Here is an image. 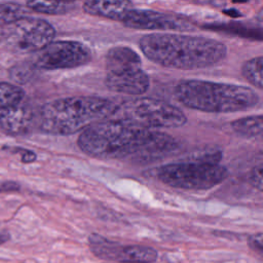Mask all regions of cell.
Instances as JSON below:
<instances>
[{
	"mask_svg": "<svg viewBox=\"0 0 263 263\" xmlns=\"http://www.w3.org/2000/svg\"><path fill=\"white\" fill-rule=\"evenodd\" d=\"M9 239V234L6 231L0 230V246Z\"/></svg>",
	"mask_w": 263,
	"mask_h": 263,
	"instance_id": "cell-24",
	"label": "cell"
},
{
	"mask_svg": "<svg viewBox=\"0 0 263 263\" xmlns=\"http://www.w3.org/2000/svg\"><path fill=\"white\" fill-rule=\"evenodd\" d=\"M174 92L185 107L206 113L246 111L260 101L259 95L250 87L200 79L181 80Z\"/></svg>",
	"mask_w": 263,
	"mask_h": 263,
	"instance_id": "cell-4",
	"label": "cell"
},
{
	"mask_svg": "<svg viewBox=\"0 0 263 263\" xmlns=\"http://www.w3.org/2000/svg\"><path fill=\"white\" fill-rule=\"evenodd\" d=\"M232 129L245 138H254L262 134L263 117L262 115H253L242 117L231 122Z\"/></svg>",
	"mask_w": 263,
	"mask_h": 263,
	"instance_id": "cell-15",
	"label": "cell"
},
{
	"mask_svg": "<svg viewBox=\"0 0 263 263\" xmlns=\"http://www.w3.org/2000/svg\"><path fill=\"white\" fill-rule=\"evenodd\" d=\"M82 8L87 14L120 22L133 8V3L129 1H85Z\"/></svg>",
	"mask_w": 263,
	"mask_h": 263,
	"instance_id": "cell-13",
	"label": "cell"
},
{
	"mask_svg": "<svg viewBox=\"0 0 263 263\" xmlns=\"http://www.w3.org/2000/svg\"><path fill=\"white\" fill-rule=\"evenodd\" d=\"M15 152H18L22 156V161L24 163H30L36 160V154L28 149H23V148H16L14 150Z\"/></svg>",
	"mask_w": 263,
	"mask_h": 263,
	"instance_id": "cell-20",
	"label": "cell"
},
{
	"mask_svg": "<svg viewBox=\"0 0 263 263\" xmlns=\"http://www.w3.org/2000/svg\"><path fill=\"white\" fill-rule=\"evenodd\" d=\"M8 33V25L0 22V42L6 40Z\"/></svg>",
	"mask_w": 263,
	"mask_h": 263,
	"instance_id": "cell-23",
	"label": "cell"
},
{
	"mask_svg": "<svg viewBox=\"0 0 263 263\" xmlns=\"http://www.w3.org/2000/svg\"><path fill=\"white\" fill-rule=\"evenodd\" d=\"M54 28L42 18L24 16L8 25L6 40L18 52L39 51L53 41Z\"/></svg>",
	"mask_w": 263,
	"mask_h": 263,
	"instance_id": "cell-8",
	"label": "cell"
},
{
	"mask_svg": "<svg viewBox=\"0 0 263 263\" xmlns=\"http://www.w3.org/2000/svg\"><path fill=\"white\" fill-rule=\"evenodd\" d=\"M157 179L166 186L183 190H209L228 177V170L199 160L168 163L156 171Z\"/></svg>",
	"mask_w": 263,
	"mask_h": 263,
	"instance_id": "cell-5",
	"label": "cell"
},
{
	"mask_svg": "<svg viewBox=\"0 0 263 263\" xmlns=\"http://www.w3.org/2000/svg\"><path fill=\"white\" fill-rule=\"evenodd\" d=\"M125 27L148 31H190L194 27L185 16L154 11L149 9L130 8L120 21Z\"/></svg>",
	"mask_w": 263,
	"mask_h": 263,
	"instance_id": "cell-10",
	"label": "cell"
},
{
	"mask_svg": "<svg viewBox=\"0 0 263 263\" xmlns=\"http://www.w3.org/2000/svg\"><path fill=\"white\" fill-rule=\"evenodd\" d=\"M263 168V164L262 161H259L258 163H256L253 168L251 170L249 179H250V183L252 184L253 187H255L257 190L262 191L263 188V181H262V170Z\"/></svg>",
	"mask_w": 263,
	"mask_h": 263,
	"instance_id": "cell-19",
	"label": "cell"
},
{
	"mask_svg": "<svg viewBox=\"0 0 263 263\" xmlns=\"http://www.w3.org/2000/svg\"><path fill=\"white\" fill-rule=\"evenodd\" d=\"M33 119L32 108L24 101L0 118V126L10 135H21L29 130Z\"/></svg>",
	"mask_w": 263,
	"mask_h": 263,
	"instance_id": "cell-12",
	"label": "cell"
},
{
	"mask_svg": "<svg viewBox=\"0 0 263 263\" xmlns=\"http://www.w3.org/2000/svg\"><path fill=\"white\" fill-rule=\"evenodd\" d=\"M92 59L91 49L80 41H52L38 51L35 67L42 70H60L78 68L88 64Z\"/></svg>",
	"mask_w": 263,
	"mask_h": 263,
	"instance_id": "cell-7",
	"label": "cell"
},
{
	"mask_svg": "<svg viewBox=\"0 0 263 263\" xmlns=\"http://www.w3.org/2000/svg\"><path fill=\"white\" fill-rule=\"evenodd\" d=\"M262 62L263 58L257 57L246 61L241 66V74L246 80L258 89H262Z\"/></svg>",
	"mask_w": 263,
	"mask_h": 263,
	"instance_id": "cell-17",
	"label": "cell"
},
{
	"mask_svg": "<svg viewBox=\"0 0 263 263\" xmlns=\"http://www.w3.org/2000/svg\"><path fill=\"white\" fill-rule=\"evenodd\" d=\"M114 115L148 129L180 127L187 122L186 115L178 107L152 98L126 101L117 107Z\"/></svg>",
	"mask_w": 263,
	"mask_h": 263,
	"instance_id": "cell-6",
	"label": "cell"
},
{
	"mask_svg": "<svg viewBox=\"0 0 263 263\" xmlns=\"http://www.w3.org/2000/svg\"><path fill=\"white\" fill-rule=\"evenodd\" d=\"M25 9L21 5L14 3L0 4V22L10 25L15 21L24 17Z\"/></svg>",
	"mask_w": 263,
	"mask_h": 263,
	"instance_id": "cell-18",
	"label": "cell"
},
{
	"mask_svg": "<svg viewBox=\"0 0 263 263\" xmlns=\"http://www.w3.org/2000/svg\"><path fill=\"white\" fill-rule=\"evenodd\" d=\"M250 245L255 251L261 253L262 252V234L258 233V234L252 236L251 240H250Z\"/></svg>",
	"mask_w": 263,
	"mask_h": 263,
	"instance_id": "cell-21",
	"label": "cell"
},
{
	"mask_svg": "<svg viewBox=\"0 0 263 263\" xmlns=\"http://www.w3.org/2000/svg\"><path fill=\"white\" fill-rule=\"evenodd\" d=\"M139 46L151 62L181 70L208 68L220 63L227 54L226 45L219 40L175 33L144 35Z\"/></svg>",
	"mask_w": 263,
	"mask_h": 263,
	"instance_id": "cell-2",
	"label": "cell"
},
{
	"mask_svg": "<svg viewBox=\"0 0 263 263\" xmlns=\"http://www.w3.org/2000/svg\"><path fill=\"white\" fill-rule=\"evenodd\" d=\"M27 6L32 10L44 14H65L74 9L73 2H55V1H29Z\"/></svg>",
	"mask_w": 263,
	"mask_h": 263,
	"instance_id": "cell-16",
	"label": "cell"
},
{
	"mask_svg": "<svg viewBox=\"0 0 263 263\" xmlns=\"http://www.w3.org/2000/svg\"><path fill=\"white\" fill-rule=\"evenodd\" d=\"M141 65L142 63L105 65V85L112 91L128 96L145 93L150 79Z\"/></svg>",
	"mask_w": 263,
	"mask_h": 263,
	"instance_id": "cell-9",
	"label": "cell"
},
{
	"mask_svg": "<svg viewBox=\"0 0 263 263\" xmlns=\"http://www.w3.org/2000/svg\"><path fill=\"white\" fill-rule=\"evenodd\" d=\"M18 189V185L14 182H5L0 184V191H11V190H17Z\"/></svg>",
	"mask_w": 263,
	"mask_h": 263,
	"instance_id": "cell-22",
	"label": "cell"
},
{
	"mask_svg": "<svg viewBox=\"0 0 263 263\" xmlns=\"http://www.w3.org/2000/svg\"><path fill=\"white\" fill-rule=\"evenodd\" d=\"M117 106L107 98L76 96L52 100L39 111V128L50 135L68 136L84 130L115 114Z\"/></svg>",
	"mask_w": 263,
	"mask_h": 263,
	"instance_id": "cell-3",
	"label": "cell"
},
{
	"mask_svg": "<svg viewBox=\"0 0 263 263\" xmlns=\"http://www.w3.org/2000/svg\"><path fill=\"white\" fill-rule=\"evenodd\" d=\"M88 243L91 252L105 260L123 263H152L157 258V252L150 247L121 246L96 233L88 236Z\"/></svg>",
	"mask_w": 263,
	"mask_h": 263,
	"instance_id": "cell-11",
	"label": "cell"
},
{
	"mask_svg": "<svg viewBox=\"0 0 263 263\" xmlns=\"http://www.w3.org/2000/svg\"><path fill=\"white\" fill-rule=\"evenodd\" d=\"M25 101L24 90L12 83L0 82V118Z\"/></svg>",
	"mask_w": 263,
	"mask_h": 263,
	"instance_id": "cell-14",
	"label": "cell"
},
{
	"mask_svg": "<svg viewBox=\"0 0 263 263\" xmlns=\"http://www.w3.org/2000/svg\"><path fill=\"white\" fill-rule=\"evenodd\" d=\"M79 149L89 157L123 159L136 156L149 159L175 148L166 134L145 128L132 121L112 118L100 121L82 130L77 139Z\"/></svg>",
	"mask_w": 263,
	"mask_h": 263,
	"instance_id": "cell-1",
	"label": "cell"
}]
</instances>
